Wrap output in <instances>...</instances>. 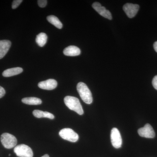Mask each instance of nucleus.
<instances>
[{
	"instance_id": "obj_1",
	"label": "nucleus",
	"mask_w": 157,
	"mask_h": 157,
	"mask_svg": "<svg viewBox=\"0 0 157 157\" xmlns=\"http://www.w3.org/2000/svg\"><path fill=\"white\" fill-rule=\"evenodd\" d=\"M64 101L66 106L71 110L75 111L79 115H82L84 113L82 106L78 98L68 96L65 97Z\"/></svg>"
},
{
	"instance_id": "obj_2",
	"label": "nucleus",
	"mask_w": 157,
	"mask_h": 157,
	"mask_svg": "<svg viewBox=\"0 0 157 157\" xmlns=\"http://www.w3.org/2000/svg\"><path fill=\"white\" fill-rule=\"evenodd\" d=\"M77 90L82 100L85 103L88 104L92 103V95L85 83L82 82H78L77 85Z\"/></svg>"
},
{
	"instance_id": "obj_3",
	"label": "nucleus",
	"mask_w": 157,
	"mask_h": 157,
	"mask_svg": "<svg viewBox=\"0 0 157 157\" xmlns=\"http://www.w3.org/2000/svg\"><path fill=\"white\" fill-rule=\"evenodd\" d=\"M1 140L3 146L7 149L13 148L17 144L16 137L9 133H4L1 135Z\"/></svg>"
},
{
	"instance_id": "obj_4",
	"label": "nucleus",
	"mask_w": 157,
	"mask_h": 157,
	"mask_svg": "<svg viewBox=\"0 0 157 157\" xmlns=\"http://www.w3.org/2000/svg\"><path fill=\"white\" fill-rule=\"evenodd\" d=\"M59 135L63 139L71 142H76L78 139V135L72 129L66 128L59 132Z\"/></svg>"
},
{
	"instance_id": "obj_5",
	"label": "nucleus",
	"mask_w": 157,
	"mask_h": 157,
	"mask_svg": "<svg viewBox=\"0 0 157 157\" xmlns=\"http://www.w3.org/2000/svg\"><path fill=\"white\" fill-rule=\"evenodd\" d=\"M14 152L19 157H33V153L32 149L24 144H19L15 146Z\"/></svg>"
},
{
	"instance_id": "obj_6",
	"label": "nucleus",
	"mask_w": 157,
	"mask_h": 157,
	"mask_svg": "<svg viewBox=\"0 0 157 157\" xmlns=\"http://www.w3.org/2000/svg\"><path fill=\"white\" fill-rule=\"evenodd\" d=\"M110 138L113 147L116 148H120L122 144V140L119 131L117 128H113L111 130Z\"/></svg>"
},
{
	"instance_id": "obj_7",
	"label": "nucleus",
	"mask_w": 157,
	"mask_h": 157,
	"mask_svg": "<svg viewBox=\"0 0 157 157\" xmlns=\"http://www.w3.org/2000/svg\"><path fill=\"white\" fill-rule=\"evenodd\" d=\"M138 133L140 137L153 138L155 136L154 130L150 124H147L143 128L138 129Z\"/></svg>"
},
{
	"instance_id": "obj_8",
	"label": "nucleus",
	"mask_w": 157,
	"mask_h": 157,
	"mask_svg": "<svg viewBox=\"0 0 157 157\" xmlns=\"http://www.w3.org/2000/svg\"><path fill=\"white\" fill-rule=\"evenodd\" d=\"M139 9V6L136 4L127 3L123 6V10L129 18L135 17Z\"/></svg>"
},
{
	"instance_id": "obj_9",
	"label": "nucleus",
	"mask_w": 157,
	"mask_h": 157,
	"mask_svg": "<svg viewBox=\"0 0 157 157\" xmlns=\"http://www.w3.org/2000/svg\"><path fill=\"white\" fill-rule=\"evenodd\" d=\"M92 7L101 16L109 20L112 19V15L110 11L107 10L105 7L101 6L100 3L97 2L94 3Z\"/></svg>"
},
{
	"instance_id": "obj_10",
	"label": "nucleus",
	"mask_w": 157,
	"mask_h": 157,
	"mask_svg": "<svg viewBox=\"0 0 157 157\" xmlns=\"http://www.w3.org/2000/svg\"><path fill=\"white\" fill-rule=\"evenodd\" d=\"M57 86V82L54 79H48L47 80L40 82L38 84L40 88L45 90L55 89Z\"/></svg>"
},
{
	"instance_id": "obj_11",
	"label": "nucleus",
	"mask_w": 157,
	"mask_h": 157,
	"mask_svg": "<svg viewBox=\"0 0 157 157\" xmlns=\"http://www.w3.org/2000/svg\"><path fill=\"white\" fill-rule=\"evenodd\" d=\"M11 44L9 40H0V59L6 56L11 47Z\"/></svg>"
},
{
	"instance_id": "obj_12",
	"label": "nucleus",
	"mask_w": 157,
	"mask_h": 157,
	"mask_svg": "<svg viewBox=\"0 0 157 157\" xmlns=\"http://www.w3.org/2000/svg\"><path fill=\"white\" fill-rule=\"evenodd\" d=\"M81 51L78 47L74 45H70L64 49L63 53L67 56H75L80 55Z\"/></svg>"
},
{
	"instance_id": "obj_13",
	"label": "nucleus",
	"mask_w": 157,
	"mask_h": 157,
	"mask_svg": "<svg viewBox=\"0 0 157 157\" xmlns=\"http://www.w3.org/2000/svg\"><path fill=\"white\" fill-rule=\"evenodd\" d=\"M23 71L22 68L21 67H15L7 69L3 72L2 75L4 77H11L15 76L22 73Z\"/></svg>"
},
{
	"instance_id": "obj_14",
	"label": "nucleus",
	"mask_w": 157,
	"mask_h": 157,
	"mask_svg": "<svg viewBox=\"0 0 157 157\" xmlns=\"http://www.w3.org/2000/svg\"><path fill=\"white\" fill-rule=\"evenodd\" d=\"M33 114L35 117L40 118L45 117L48 118L50 119H53L55 118V116L50 113L48 112H44L42 110H34L33 111Z\"/></svg>"
},
{
	"instance_id": "obj_15",
	"label": "nucleus",
	"mask_w": 157,
	"mask_h": 157,
	"mask_svg": "<svg viewBox=\"0 0 157 157\" xmlns=\"http://www.w3.org/2000/svg\"><path fill=\"white\" fill-rule=\"evenodd\" d=\"M21 101L24 104L28 105H39L42 103V101L41 99L35 97L23 98Z\"/></svg>"
},
{
	"instance_id": "obj_16",
	"label": "nucleus",
	"mask_w": 157,
	"mask_h": 157,
	"mask_svg": "<svg viewBox=\"0 0 157 157\" xmlns=\"http://www.w3.org/2000/svg\"><path fill=\"white\" fill-rule=\"evenodd\" d=\"M47 39H48V37L46 34L45 33H41L39 35H37L36 41L37 44L40 47H43L46 44Z\"/></svg>"
},
{
	"instance_id": "obj_17",
	"label": "nucleus",
	"mask_w": 157,
	"mask_h": 157,
	"mask_svg": "<svg viewBox=\"0 0 157 157\" xmlns=\"http://www.w3.org/2000/svg\"><path fill=\"white\" fill-rule=\"evenodd\" d=\"M47 19L49 23L53 25L59 29H61L63 28V24L54 15H49L47 17Z\"/></svg>"
},
{
	"instance_id": "obj_18",
	"label": "nucleus",
	"mask_w": 157,
	"mask_h": 157,
	"mask_svg": "<svg viewBox=\"0 0 157 157\" xmlns=\"http://www.w3.org/2000/svg\"><path fill=\"white\" fill-rule=\"evenodd\" d=\"M23 2L22 0H14L12 4V9H16Z\"/></svg>"
},
{
	"instance_id": "obj_19",
	"label": "nucleus",
	"mask_w": 157,
	"mask_h": 157,
	"mask_svg": "<svg viewBox=\"0 0 157 157\" xmlns=\"http://www.w3.org/2000/svg\"><path fill=\"white\" fill-rule=\"evenodd\" d=\"M38 5L41 8H44L46 6L47 4V1L46 0H39L38 1Z\"/></svg>"
},
{
	"instance_id": "obj_20",
	"label": "nucleus",
	"mask_w": 157,
	"mask_h": 157,
	"mask_svg": "<svg viewBox=\"0 0 157 157\" xmlns=\"http://www.w3.org/2000/svg\"><path fill=\"white\" fill-rule=\"evenodd\" d=\"M153 86L157 90V75L155 76L154 78H153L152 82Z\"/></svg>"
},
{
	"instance_id": "obj_21",
	"label": "nucleus",
	"mask_w": 157,
	"mask_h": 157,
	"mask_svg": "<svg viewBox=\"0 0 157 157\" xmlns=\"http://www.w3.org/2000/svg\"><path fill=\"white\" fill-rule=\"evenodd\" d=\"M6 94V90L2 86H0V98H3Z\"/></svg>"
},
{
	"instance_id": "obj_22",
	"label": "nucleus",
	"mask_w": 157,
	"mask_h": 157,
	"mask_svg": "<svg viewBox=\"0 0 157 157\" xmlns=\"http://www.w3.org/2000/svg\"><path fill=\"white\" fill-rule=\"evenodd\" d=\"M154 48L155 51L157 52V41L155 42L154 44Z\"/></svg>"
},
{
	"instance_id": "obj_23",
	"label": "nucleus",
	"mask_w": 157,
	"mask_h": 157,
	"mask_svg": "<svg viewBox=\"0 0 157 157\" xmlns=\"http://www.w3.org/2000/svg\"><path fill=\"white\" fill-rule=\"evenodd\" d=\"M41 157H49V156L48 154H45Z\"/></svg>"
},
{
	"instance_id": "obj_24",
	"label": "nucleus",
	"mask_w": 157,
	"mask_h": 157,
	"mask_svg": "<svg viewBox=\"0 0 157 157\" xmlns=\"http://www.w3.org/2000/svg\"><path fill=\"white\" fill-rule=\"evenodd\" d=\"M9 156H11V154H9Z\"/></svg>"
}]
</instances>
